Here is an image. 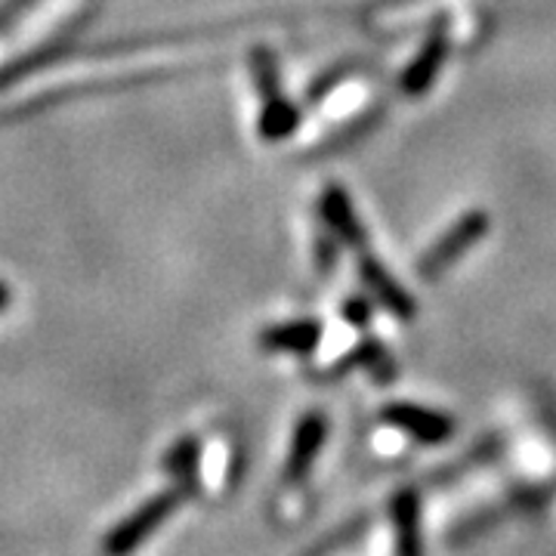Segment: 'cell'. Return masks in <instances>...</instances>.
<instances>
[{
  "label": "cell",
  "mask_w": 556,
  "mask_h": 556,
  "mask_svg": "<svg viewBox=\"0 0 556 556\" xmlns=\"http://www.w3.org/2000/svg\"><path fill=\"white\" fill-rule=\"evenodd\" d=\"M189 489H195V482H177L174 489H164L159 495H152L146 504H139L137 510L127 519H121L118 526L102 538V556H130L146 544V538L155 535L167 517L179 507V501L186 497Z\"/></svg>",
  "instance_id": "6da1fadb"
},
{
  "label": "cell",
  "mask_w": 556,
  "mask_h": 556,
  "mask_svg": "<svg viewBox=\"0 0 556 556\" xmlns=\"http://www.w3.org/2000/svg\"><path fill=\"white\" fill-rule=\"evenodd\" d=\"M254 65H257L260 90H263V97H266V102H263V121H260V130H263V137L266 139L288 137V134L294 130V124H298V112H294L288 102L281 100V93H278L273 56H269L266 50H260L257 56H254Z\"/></svg>",
  "instance_id": "7a4b0ae2"
},
{
  "label": "cell",
  "mask_w": 556,
  "mask_h": 556,
  "mask_svg": "<svg viewBox=\"0 0 556 556\" xmlns=\"http://www.w3.org/2000/svg\"><path fill=\"white\" fill-rule=\"evenodd\" d=\"M318 442H321V420L318 417H306L300 424L294 448H291V457H288V477H303L306 473L309 460L316 455Z\"/></svg>",
  "instance_id": "3957f363"
},
{
  "label": "cell",
  "mask_w": 556,
  "mask_h": 556,
  "mask_svg": "<svg viewBox=\"0 0 556 556\" xmlns=\"http://www.w3.org/2000/svg\"><path fill=\"white\" fill-rule=\"evenodd\" d=\"M318 338L316 325L309 321H294V325H278L263 331V346L266 350H309Z\"/></svg>",
  "instance_id": "277c9868"
},
{
  "label": "cell",
  "mask_w": 556,
  "mask_h": 556,
  "mask_svg": "<svg viewBox=\"0 0 556 556\" xmlns=\"http://www.w3.org/2000/svg\"><path fill=\"white\" fill-rule=\"evenodd\" d=\"M199 439L186 437L164 455V470L177 482H195V467H199Z\"/></svg>",
  "instance_id": "5b68a950"
},
{
  "label": "cell",
  "mask_w": 556,
  "mask_h": 556,
  "mask_svg": "<svg viewBox=\"0 0 556 556\" xmlns=\"http://www.w3.org/2000/svg\"><path fill=\"white\" fill-rule=\"evenodd\" d=\"M479 229H485V223L479 226V219H467V223H460V226H457V229L452 232V236H448V239L442 241L439 248H433L430 260L424 263V273H430V269H442V266H445L448 260L455 257L457 251H460V248H464L467 241L473 239V236H479Z\"/></svg>",
  "instance_id": "8992f818"
},
{
  "label": "cell",
  "mask_w": 556,
  "mask_h": 556,
  "mask_svg": "<svg viewBox=\"0 0 556 556\" xmlns=\"http://www.w3.org/2000/svg\"><path fill=\"white\" fill-rule=\"evenodd\" d=\"M31 3H35V0H10L7 7H0V28H3V25H10V22L16 20L22 10H28Z\"/></svg>",
  "instance_id": "52a82bcc"
},
{
  "label": "cell",
  "mask_w": 556,
  "mask_h": 556,
  "mask_svg": "<svg viewBox=\"0 0 556 556\" xmlns=\"http://www.w3.org/2000/svg\"><path fill=\"white\" fill-rule=\"evenodd\" d=\"M7 303H10V291H7V288H3V285H0V309H3V306H7Z\"/></svg>",
  "instance_id": "ba28073f"
}]
</instances>
